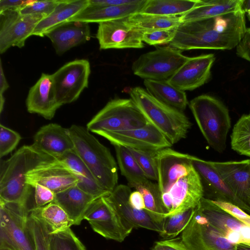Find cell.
<instances>
[{
	"label": "cell",
	"mask_w": 250,
	"mask_h": 250,
	"mask_svg": "<svg viewBox=\"0 0 250 250\" xmlns=\"http://www.w3.org/2000/svg\"><path fill=\"white\" fill-rule=\"evenodd\" d=\"M62 0H30L20 12L22 15L42 14L47 17L61 3Z\"/></svg>",
	"instance_id": "obj_43"
},
{
	"label": "cell",
	"mask_w": 250,
	"mask_h": 250,
	"mask_svg": "<svg viewBox=\"0 0 250 250\" xmlns=\"http://www.w3.org/2000/svg\"><path fill=\"white\" fill-rule=\"evenodd\" d=\"M189 106L208 144L218 152H223L231 127L228 107L218 99L206 94L191 100Z\"/></svg>",
	"instance_id": "obj_5"
},
{
	"label": "cell",
	"mask_w": 250,
	"mask_h": 250,
	"mask_svg": "<svg viewBox=\"0 0 250 250\" xmlns=\"http://www.w3.org/2000/svg\"><path fill=\"white\" fill-rule=\"evenodd\" d=\"M142 194L145 210L156 221L163 225L166 212L164 207L161 192L157 183L148 180L146 182L136 185L134 188Z\"/></svg>",
	"instance_id": "obj_35"
},
{
	"label": "cell",
	"mask_w": 250,
	"mask_h": 250,
	"mask_svg": "<svg viewBox=\"0 0 250 250\" xmlns=\"http://www.w3.org/2000/svg\"><path fill=\"white\" fill-rule=\"evenodd\" d=\"M215 60V57L212 53L189 57L167 81L185 92L194 90L209 80Z\"/></svg>",
	"instance_id": "obj_21"
},
{
	"label": "cell",
	"mask_w": 250,
	"mask_h": 250,
	"mask_svg": "<svg viewBox=\"0 0 250 250\" xmlns=\"http://www.w3.org/2000/svg\"><path fill=\"white\" fill-rule=\"evenodd\" d=\"M27 111L51 120L62 105L58 101L52 74L42 73L30 88L26 100Z\"/></svg>",
	"instance_id": "obj_22"
},
{
	"label": "cell",
	"mask_w": 250,
	"mask_h": 250,
	"mask_svg": "<svg viewBox=\"0 0 250 250\" xmlns=\"http://www.w3.org/2000/svg\"><path fill=\"white\" fill-rule=\"evenodd\" d=\"M78 182L67 165L56 159L41 163L28 172L26 178L27 185L39 184L55 194L77 185Z\"/></svg>",
	"instance_id": "obj_17"
},
{
	"label": "cell",
	"mask_w": 250,
	"mask_h": 250,
	"mask_svg": "<svg viewBox=\"0 0 250 250\" xmlns=\"http://www.w3.org/2000/svg\"><path fill=\"white\" fill-rule=\"evenodd\" d=\"M9 84L7 81L2 65V62L0 60V112H2L5 99L3 94L9 88Z\"/></svg>",
	"instance_id": "obj_52"
},
{
	"label": "cell",
	"mask_w": 250,
	"mask_h": 250,
	"mask_svg": "<svg viewBox=\"0 0 250 250\" xmlns=\"http://www.w3.org/2000/svg\"><path fill=\"white\" fill-rule=\"evenodd\" d=\"M28 212L45 223L51 232L63 230L74 225L65 211L54 202L43 207L32 208Z\"/></svg>",
	"instance_id": "obj_33"
},
{
	"label": "cell",
	"mask_w": 250,
	"mask_h": 250,
	"mask_svg": "<svg viewBox=\"0 0 250 250\" xmlns=\"http://www.w3.org/2000/svg\"><path fill=\"white\" fill-rule=\"evenodd\" d=\"M176 28L144 32L142 35L143 42L152 45L168 44L174 37Z\"/></svg>",
	"instance_id": "obj_44"
},
{
	"label": "cell",
	"mask_w": 250,
	"mask_h": 250,
	"mask_svg": "<svg viewBox=\"0 0 250 250\" xmlns=\"http://www.w3.org/2000/svg\"><path fill=\"white\" fill-rule=\"evenodd\" d=\"M197 208L209 225L229 241L236 245H250V227L204 197Z\"/></svg>",
	"instance_id": "obj_13"
},
{
	"label": "cell",
	"mask_w": 250,
	"mask_h": 250,
	"mask_svg": "<svg viewBox=\"0 0 250 250\" xmlns=\"http://www.w3.org/2000/svg\"><path fill=\"white\" fill-rule=\"evenodd\" d=\"M181 238L189 250H237V245L229 241L214 229L197 207Z\"/></svg>",
	"instance_id": "obj_14"
},
{
	"label": "cell",
	"mask_w": 250,
	"mask_h": 250,
	"mask_svg": "<svg viewBox=\"0 0 250 250\" xmlns=\"http://www.w3.org/2000/svg\"><path fill=\"white\" fill-rule=\"evenodd\" d=\"M27 223L35 250H49V236L51 232L49 227L29 212Z\"/></svg>",
	"instance_id": "obj_40"
},
{
	"label": "cell",
	"mask_w": 250,
	"mask_h": 250,
	"mask_svg": "<svg viewBox=\"0 0 250 250\" xmlns=\"http://www.w3.org/2000/svg\"><path fill=\"white\" fill-rule=\"evenodd\" d=\"M169 46L141 55L132 63L134 75L144 80L168 81L189 59Z\"/></svg>",
	"instance_id": "obj_7"
},
{
	"label": "cell",
	"mask_w": 250,
	"mask_h": 250,
	"mask_svg": "<svg viewBox=\"0 0 250 250\" xmlns=\"http://www.w3.org/2000/svg\"><path fill=\"white\" fill-rule=\"evenodd\" d=\"M31 187L33 188L34 192L32 208L43 207L54 201L55 194L48 188L39 184Z\"/></svg>",
	"instance_id": "obj_45"
},
{
	"label": "cell",
	"mask_w": 250,
	"mask_h": 250,
	"mask_svg": "<svg viewBox=\"0 0 250 250\" xmlns=\"http://www.w3.org/2000/svg\"><path fill=\"white\" fill-rule=\"evenodd\" d=\"M131 191L128 186L119 185L105 198L125 223L133 229L144 228L161 232L163 225L153 219L146 210L137 209L130 204L128 199Z\"/></svg>",
	"instance_id": "obj_20"
},
{
	"label": "cell",
	"mask_w": 250,
	"mask_h": 250,
	"mask_svg": "<svg viewBox=\"0 0 250 250\" xmlns=\"http://www.w3.org/2000/svg\"><path fill=\"white\" fill-rule=\"evenodd\" d=\"M191 156L170 147L157 151V182L161 194L168 192L180 177L191 169Z\"/></svg>",
	"instance_id": "obj_19"
},
{
	"label": "cell",
	"mask_w": 250,
	"mask_h": 250,
	"mask_svg": "<svg viewBox=\"0 0 250 250\" xmlns=\"http://www.w3.org/2000/svg\"><path fill=\"white\" fill-rule=\"evenodd\" d=\"M204 197L202 181L193 166L187 174L176 181L168 192L161 194L166 216L195 208Z\"/></svg>",
	"instance_id": "obj_11"
},
{
	"label": "cell",
	"mask_w": 250,
	"mask_h": 250,
	"mask_svg": "<svg viewBox=\"0 0 250 250\" xmlns=\"http://www.w3.org/2000/svg\"><path fill=\"white\" fill-rule=\"evenodd\" d=\"M49 250H86V249L70 228L63 230L50 232Z\"/></svg>",
	"instance_id": "obj_39"
},
{
	"label": "cell",
	"mask_w": 250,
	"mask_h": 250,
	"mask_svg": "<svg viewBox=\"0 0 250 250\" xmlns=\"http://www.w3.org/2000/svg\"><path fill=\"white\" fill-rule=\"evenodd\" d=\"M60 160L70 168L79 180L77 186L96 198L108 196L111 192L104 188L75 150L63 155Z\"/></svg>",
	"instance_id": "obj_28"
},
{
	"label": "cell",
	"mask_w": 250,
	"mask_h": 250,
	"mask_svg": "<svg viewBox=\"0 0 250 250\" xmlns=\"http://www.w3.org/2000/svg\"><path fill=\"white\" fill-rule=\"evenodd\" d=\"M144 84L146 90L162 103L183 112L188 104L185 91L181 90L167 81H157L146 79Z\"/></svg>",
	"instance_id": "obj_31"
},
{
	"label": "cell",
	"mask_w": 250,
	"mask_h": 250,
	"mask_svg": "<svg viewBox=\"0 0 250 250\" xmlns=\"http://www.w3.org/2000/svg\"><path fill=\"white\" fill-rule=\"evenodd\" d=\"M51 41L58 55H62L71 48L85 43L90 39L89 23L68 21L57 25L45 35Z\"/></svg>",
	"instance_id": "obj_25"
},
{
	"label": "cell",
	"mask_w": 250,
	"mask_h": 250,
	"mask_svg": "<svg viewBox=\"0 0 250 250\" xmlns=\"http://www.w3.org/2000/svg\"><path fill=\"white\" fill-rule=\"evenodd\" d=\"M83 219L93 230L107 239L122 242L132 232L105 197L94 200L86 210Z\"/></svg>",
	"instance_id": "obj_9"
},
{
	"label": "cell",
	"mask_w": 250,
	"mask_h": 250,
	"mask_svg": "<svg viewBox=\"0 0 250 250\" xmlns=\"http://www.w3.org/2000/svg\"><path fill=\"white\" fill-rule=\"evenodd\" d=\"M243 0H199L194 7L181 16L182 22L208 19L241 10Z\"/></svg>",
	"instance_id": "obj_30"
},
{
	"label": "cell",
	"mask_w": 250,
	"mask_h": 250,
	"mask_svg": "<svg viewBox=\"0 0 250 250\" xmlns=\"http://www.w3.org/2000/svg\"><path fill=\"white\" fill-rule=\"evenodd\" d=\"M236 48L237 56L250 62V27L246 28L244 36Z\"/></svg>",
	"instance_id": "obj_48"
},
{
	"label": "cell",
	"mask_w": 250,
	"mask_h": 250,
	"mask_svg": "<svg viewBox=\"0 0 250 250\" xmlns=\"http://www.w3.org/2000/svg\"><path fill=\"white\" fill-rule=\"evenodd\" d=\"M212 201L216 205L236 219L250 227V215L241 208L228 202L220 201Z\"/></svg>",
	"instance_id": "obj_46"
},
{
	"label": "cell",
	"mask_w": 250,
	"mask_h": 250,
	"mask_svg": "<svg viewBox=\"0 0 250 250\" xmlns=\"http://www.w3.org/2000/svg\"><path fill=\"white\" fill-rule=\"evenodd\" d=\"M0 250H16L15 249L4 245H0Z\"/></svg>",
	"instance_id": "obj_55"
},
{
	"label": "cell",
	"mask_w": 250,
	"mask_h": 250,
	"mask_svg": "<svg viewBox=\"0 0 250 250\" xmlns=\"http://www.w3.org/2000/svg\"><path fill=\"white\" fill-rule=\"evenodd\" d=\"M150 250H189L181 238L166 239L155 242Z\"/></svg>",
	"instance_id": "obj_47"
},
{
	"label": "cell",
	"mask_w": 250,
	"mask_h": 250,
	"mask_svg": "<svg viewBox=\"0 0 250 250\" xmlns=\"http://www.w3.org/2000/svg\"><path fill=\"white\" fill-rule=\"evenodd\" d=\"M129 203L135 208L138 210H145V205L143 196L138 190L131 191L129 199Z\"/></svg>",
	"instance_id": "obj_51"
},
{
	"label": "cell",
	"mask_w": 250,
	"mask_h": 250,
	"mask_svg": "<svg viewBox=\"0 0 250 250\" xmlns=\"http://www.w3.org/2000/svg\"><path fill=\"white\" fill-rule=\"evenodd\" d=\"M129 22L143 32L177 28L182 22L181 16H165L136 13L128 17Z\"/></svg>",
	"instance_id": "obj_36"
},
{
	"label": "cell",
	"mask_w": 250,
	"mask_h": 250,
	"mask_svg": "<svg viewBox=\"0 0 250 250\" xmlns=\"http://www.w3.org/2000/svg\"><path fill=\"white\" fill-rule=\"evenodd\" d=\"M68 129L76 152L99 184L106 190L112 191L117 186L118 167L109 149L86 127L73 125Z\"/></svg>",
	"instance_id": "obj_3"
},
{
	"label": "cell",
	"mask_w": 250,
	"mask_h": 250,
	"mask_svg": "<svg viewBox=\"0 0 250 250\" xmlns=\"http://www.w3.org/2000/svg\"><path fill=\"white\" fill-rule=\"evenodd\" d=\"M88 5L89 0H62L50 15L38 24L32 35L44 37L48 31L68 21Z\"/></svg>",
	"instance_id": "obj_29"
},
{
	"label": "cell",
	"mask_w": 250,
	"mask_h": 250,
	"mask_svg": "<svg viewBox=\"0 0 250 250\" xmlns=\"http://www.w3.org/2000/svg\"><path fill=\"white\" fill-rule=\"evenodd\" d=\"M191 163L200 176L206 198L231 203L250 214V206L235 195L209 161L192 156Z\"/></svg>",
	"instance_id": "obj_18"
},
{
	"label": "cell",
	"mask_w": 250,
	"mask_h": 250,
	"mask_svg": "<svg viewBox=\"0 0 250 250\" xmlns=\"http://www.w3.org/2000/svg\"><path fill=\"white\" fill-rule=\"evenodd\" d=\"M136 0H89V6L104 7L134 2Z\"/></svg>",
	"instance_id": "obj_50"
},
{
	"label": "cell",
	"mask_w": 250,
	"mask_h": 250,
	"mask_svg": "<svg viewBox=\"0 0 250 250\" xmlns=\"http://www.w3.org/2000/svg\"><path fill=\"white\" fill-rule=\"evenodd\" d=\"M26 205L0 200V245L16 250H35L27 226Z\"/></svg>",
	"instance_id": "obj_8"
},
{
	"label": "cell",
	"mask_w": 250,
	"mask_h": 250,
	"mask_svg": "<svg viewBox=\"0 0 250 250\" xmlns=\"http://www.w3.org/2000/svg\"><path fill=\"white\" fill-rule=\"evenodd\" d=\"M148 122L132 99L116 98L109 101L87 123L86 128L99 135L104 132L141 128Z\"/></svg>",
	"instance_id": "obj_6"
},
{
	"label": "cell",
	"mask_w": 250,
	"mask_h": 250,
	"mask_svg": "<svg viewBox=\"0 0 250 250\" xmlns=\"http://www.w3.org/2000/svg\"><path fill=\"white\" fill-rule=\"evenodd\" d=\"M237 250H250V245L245 244L237 245Z\"/></svg>",
	"instance_id": "obj_54"
},
{
	"label": "cell",
	"mask_w": 250,
	"mask_h": 250,
	"mask_svg": "<svg viewBox=\"0 0 250 250\" xmlns=\"http://www.w3.org/2000/svg\"><path fill=\"white\" fill-rule=\"evenodd\" d=\"M195 208H191L174 215L166 216L162 230L159 233L164 239L173 238L182 233L191 220Z\"/></svg>",
	"instance_id": "obj_38"
},
{
	"label": "cell",
	"mask_w": 250,
	"mask_h": 250,
	"mask_svg": "<svg viewBox=\"0 0 250 250\" xmlns=\"http://www.w3.org/2000/svg\"><path fill=\"white\" fill-rule=\"evenodd\" d=\"M90 65L85 59L69 62L52 74L57 99L62 105L76 101L88 85Z\"/></svg>",
	"instance_id": "obj_10"
},
{
	"label": "cell",
	"mask_w": 250,
	"mask_h": 250,
	"mask_svg": "<svg viewBox=\"0 0 250 250\" xmlns=\"http://www.w3.org/2000/svg\"><path fill=\"white\" fill-rule=\"evenodd\" d=\"M129 94L147 120L172 145L186 137L192 124L183 112L162 103L141 87L131 88Z\"/></svg>",
	"instance_id": "obj_4"
},
{
	"label": "cell",
	"mask_w": 250,
	"mask_h": 250,
	"mask_svg": "<svg viewBox=\"0 0 250 250\" xmlns=\"http://www.w3.org/2000/svg\"><path fill=\"white\" fill-rule=\"evenodd\" d=\"M46 17L42 14L22 15L16 10L0 14V53L11 47H23L38 24Z\"/></svg>",
	"instance_id": "obj_12"
},
{
	"label": "cell",
	"mask_w": 250,
	"mask_h": 250,
	"mask_svg": "<svg viewBox=\"0 0 250 250\" xmlns=\"http://www.w3.org/2000/svg\"><path fill=\"white\" fill-rule=\"evenodd\" d=\"M55 159L33 145H24L0 166V200L26 205L32 194L33 187L26 184L28 172L41 163Z\"/></svg>",
	"instance_id": "obj_2"
},
{
	"label": "cell",
	"mask_w": 250,
	"mask_h": 250,
	"mask_svg": "<svg viewBox=\"0 0 250 250\" xmlns=\"http://www.w3.org/2000/svg\"><path fill=\"white\" fill-rule=\"evenodd\" d=\"M21 139L16 131L0 125V157L7 155L17 146Z\"/></svg>",
	"instance_id": "obj_42"
},
{
	"label": "cell",
	"mask_w": 250,
	"mask_h": 250,
	"mask_svg": "<svg viewBox=\"0 0 250 250\" xmlns=\"http://www.w3.org/2000/svg\"><path fill=\"white\" fill-rule=\"evenodd\" d=\"M115 146L146 151H158L172 145L153 124L148 122L136 129L104 132L99 134Z\"/></svg>",
	"instance_id": "obj_15"
},
{
	"label": "cell",
	"mask_w": 250,
	"mask_h": 250,
	"mask_svg": "<svg viewBox=\"0 0 250 250\" xmlns=\"http://www.w3.org/2000/svg\"><path fill=\"white\" fill-rule=\"evenodd\" d=\"M249 19L250 20V10L247 12Z\"/></svg>",
	"instance_id": "obj_56"
},
{
	"label": "cell",
	"mask_w": 250,
	"mask_h": 250,
	"mask_svg": "<svg viewBox=\"0 0 250 250\" xmlns=\"http://www.w3.org/2000/svg\"><path fill=\"white\" fill-rule=\"evenodd\" d=\"M209 163L235 195L250 206V159Z\"/></svg>",
	"instance_id": "obj_23"
},
{
	"label": "cell",
	"mask_w": 250,
	"mask_h": 250,
	"mask_svg": "<svg viewBox=\"0 0 250 250\" xmlns=\"http://www.w3.org/2000/svg\"><path fill=\"white\" fill-rule=\"evenodd\" d=\"M232 149L250 158V112L242 115L234 125L230 135Z\"/></svg>",
	"instance_id": "obj_37"
},
{
	"label": "cell",
	"mask_w": 250,
	"mask_h": 250,
	"mask_svg": "<svg viewBox=\"0 0 250 250\" xmlns=\"http://www.w3.org/2000/svg\"><path fill=\"white\" fill-rule=\"evenodd\" d=\"M250 10V0H243L241 5V10L245 13Z\"/></svg>",
	"instance_id": "obj_53"
},
{
	"label": "cell",
	"mask_w": 250,
	"mask_h": 250,
	"mask_svg": "<svg viewBox=\"0 0 250 250\" xmlns=\"http://www.w3.org/2000/svg\"><path fill=\"white\" fill-rule=\"evenodd\" d=\"M96 199L76 185L55 194L54 202L65 211L74 225H79L86 210Z\"/></svg>",
	"instance_id": "obj_27"
},
{
	"label": "cell",
	"mask_w": 250,
	"mask_h": 250,
	"mask_svg": "<svg viewBox=\"0 0 250 250\" xmlns=\"http://www.w3.org/2000/svg\"><path fill=\"white\" fill-rule=\"evenodd\" d=\"M146 0H136L131 3L104 7L88 5L68 21L99 23L101 22L128 17L139 12Z\"/></svg>",
	"instance_id": "obj_26"
},
{
	"label": "cell",
	"mask_w": 250,
	"mask_h": 250,
	"mask_svg": "<svg viewBox=\"0 0 250 250\" xmlns=\"http://www.w3.org/2000/svg\"><path fill=\"white\" fill-rule=\"evenodd\" d=\"M242 10L199 20L182 22L168 46L181 51L236 47L246 29Z\"/></svg>",
	"instance_id": "obj_1"
},
{
	"label": "cell",
	"mask_w": 250,
	"mask_h": 250,
	"mask_svg": "<svg viewBox=\"0 0 250 250\" xmlns=\"http://www.w3.org/2000/svg\"><path fill=\"white\" fill-rule=\"evenodd\" d=\"M32 145L42 152L58 160L74 150V145L69 129L54 123L42 126L35 134Z\"/></svg>",
	"instance_id": "obj_24"
},
{
	"label": "cell",
	"mask_w": 250,
	"mask_h": 250,
	"mask_svg": "<svg viewBox=\"0 0 250 250\" xmlns=\"http://www.w3.org/2000/svg\"><path fill=\"white\" fill-rule=\"evenodd\" d=\"M30 0H0V14L8 10L20 11Z\"/></svg>",
	"instance_id": "obj_49"
},
{
	"label": "cell",
	"mask_w": 250,
	"mask_h": 250,
	"mask_svg": "<svg viewBox=\"0 0 250 250\" xmlns=\"http://www.w3.org/2000/svg\"><path fill=\"white\" fill-rule=\"evenodd\" d=\"M150 180L157 181L156 155L157 151H146L127 148Z\"/></svg>",
	"instance_id": "obj_41"
},
{
	"label": "cell",
	"mask_w": 250,
	"mask_h": 250,
	"mask_svg": "<svg viewBox=\"0 0 250 250\" xmlns=\"http://www.w3.org/2000/svg\"><path fill=\"white\" fill-rule=\"evenodd\" d=\"M128 18L98 23L96 38L100 49L144 47L143 32L131 24Z\"/></svg>",
	"instance_id": "obj_16"
},
{
	"label": "cell",
	"mask_w": 250,
	"mask_h": 250,
	"mask_svg": "<svg viewBox=\"0 0 250 250\" xmlns=\"http://www.w3.org/2000/svg\"><path fill=\"white\" fill-rule=\"evenodd\" d=\"M117 162L122 175L130 188L144 183L149 179L127 147L115 146Z\"/></svg>",
	"instance_id": "obj_34"
},
{
	"label": "cell",
	"mask_w": 250,
	"mask_h": 250,
	"mask_svg": "<svg viewBox=\"0 0 250 250\" xmlns=\"http://www.w3.org/2000/svg\"><path fill=\"white\" fill-rule=\"evenodd\" d=\"M199 0H146L139 13L165 16H182L192 9Z\"/></svg>",
	"instance_id": "obj_32"
}]
</instances>
